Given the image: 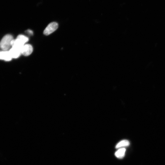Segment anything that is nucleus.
<instances>
[{
    "instance_id": "nucleus-1",
    "label": "nucleus",
    "mask_w": 165,
    "mask_h": 165,
    "mask_svg": "<svg viewBox=\"0 0 165 165\" xmlns=\"http://www.w3.org/2000/svg\"><path fill=\"white\" fill-rule=\"evenodd\" d=\"M13 36L7 34L5 35L0 42V48L2 50H9L12 47V42L13 39Z\"/></svg>"
},
{
    "instance_id": "nucleus-2",
    "label": "nucleus",
    "mask_w": 165,
    "mask_h": 165,
    "mask_svg": "<svg viewBox=\"0 0 165 165\" xmlns=\"http://www.w3.org/2000/svg\"><path fill=\"white\" fill-rule=\"evenodd\" d=\"M58 27V24L56 22L50 23L43 31V34L46 35H49L56 31Z\"/></svg>"
},
{
    "instance_id": "nucleus-3",
    "label": "nucleus",
    "mask_w": 165,
    "mask_h": 165,
    "mask_svg": "<svg viewBox=\"0 0 165 165\" xmlns=\"http://www.w3.org/2000/svg\"><path fill=\"white\" fill-rule=\"evenodd\" d=\"M33 50V47L31 45L25 44L21 49V54L26 56H28L32 53Z\"/></svg>"
},
{
    "instance_id": "nucleus-4",
    "label": "nucleus",
    "mask_w": 165,
    "mask_h": 165,
    "mask_svg": "<svg viewBox=\"0 0 165 165\" xmlns=\"http://www.w3.org/2000/svg\"><path fill=\"white\" fill-rule=\"evenodd\" d=\"M12 58L9 50L0 51V60L9 61Z\"/></svg>"
},
{
    "instance_id": "nucleus-5",
    "label": "nucleus",
    "mask_w": 165,
    "mask_h": 165,
    "mask_svg": "<svg viewBox=\"0 0 165 165\" xmlns=\"http://www.w3.org/2000/svg\"><path fill=\"white\" fill-rule=\"evenodd\" d=\"M9 50L12 58H16L21 54L20 50L14 47H12Z\"/></svg>"
},
{
    "instance_id": "nucleus-6",
    "label": "nucleus",
    "mask_w": 165,
    "mask_h": 165,
    "mask_svg": "<svg viewBox=\"0 0 165 165\" xmlns=\"http://www.w3.org/2000/svg\"><path fill=\"white\" fill-rule=\"evenodd\" d=\"M126 150V149L124 148L119 149L115 152V156L118 158H123L125 156Z\"/></svg>"
},
{
    "instance_id": "nucleus-7",
    "label": "nucleus",
    "mask_w": 165,
    "mask_h": 165,
    "mask_svg": "<svg viewBox=\"0 0 165 165\" xmlns=\"http://www.w3.org/2000/svg\"><path fill=\"white\" fill-rule=\"evenodd\" d=\"M130 145L129 141L126 140H124L119 142L116 146V148L128 146Z\"/></svg>"
},
{
    "instance_id": "nucleus-8",
    "label": "nucleus",
    "mask_w": 165,
    "mask_h": 165,
    "mask_svg": "<svg viewBox=\"0 0 165 165\" xmlns=\"http://www.w3.org/2000/svg\"><path fill=\"white\" fill-rule=\"evenodd\" d=\"M16 38L20 39L24 44L27 42L29 40L28 38V37L22 35H18Z\"/></svg>"
},
{
    "instance_id": "nucleus-9",
    "label": "nucleus",
    "mask_w": 165,
    "mask_h": 165,
    "mask_svg": "<svg viewBox=\"0 0 165 165\" xmlns=\"http://www.w3.org/2000/svg\"><path fill=\"white\" fill-rule=\"evenodd\" d=\"M27 31L28 34L31 35L33 34V32L31 30L28 29L27 30Z\"/></svg>"
}]
</instances>
